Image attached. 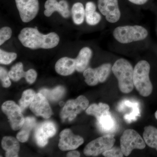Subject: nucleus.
I'll list each match as a JSON object with an SVG mask.
<instances>
[{"label": "nucleus", "mask_w": 157, "mask_h": 157, "mask_svg": "<svg viewBox=\"0 0 157 157\" xmlns=\"http://www.w3.org/2000/svg\"><path fill=\"white\" fill-rule=\"evenodd\" d=\"M18 39L25 47L32 49H51L56 47L59 42V37L55 33L47 35L41 33L36 28H25L21 31Z\"/></svg>", "instance_id": "nucleus-1"}, {"label": "nucleus", "mask_w": 157, "mask_h": 157, "mask_svg": "<svg viewBox=\"0 0 157 157\" xmlns=\"http://www.w3.org/2000/svg\"><path fill=\"white\" fill-rule=\"evenodd\" d=\"M113 73L118 82L120 90L123 93L131 92L134 89V69L130 62L124 59H120L112 67Z\"/></svg>", "instance_id": "nucleus-2"}, {"label": "nucleus", "mask_w": 157, "mask_h": 157, "mask_svg": "<svg viewBox=\"0 0 157 157\" xmlns=\"http://www.w3.org/2000/svg\"><path fill=\"white\" fill-rule=\"evenodd\" d=\"M150 66L147 61L141 60L134 69L133 82L140 95L144 97L150 95L153 86L149 78Z\"/></svg>", "instance_id": "nucleus-3"}, {"label": "nucleus", "mask_w": 157, "mask_h": 157, "mask_svg": "<svg viewBox=\"0 0 157 157\" xmlns=\"http://www.w3.org/2000/svg\"><path fill=\"white\" fill-rule=\"evenodd\" d=\"M148 35V32L143 27L139 25L119 26L115 29L113 36L118 42L122 44L141 41Z\"/></svg>", "instance_id": "nucleus-4"}, {"label": "nucleus", "mask_w": 157, "mask_h": 157, "mask_svg": "<svg viewBox=\"0 0 157 157\" xmlns=\"http://www.w3.org/2000/svg\"><path fill=\"white\" fill-rule=\"evenodd\" d=\"M145 142L135 130L124 131L120 139L121 148L124 155L128 156L134 149L142 150L146 146Z\"/></svg>", "instance_id": "nucleus-5"}, {"label": "nucleus", "mask_w": 157, "mask_h": 157, "mask_svg": "<svg viewBox=\"0 0 157 157\" xmlns=\"http://www.w3.org/2000/svg\"><path fill=\"white\" fill-rule=\"evenodd\" d=\"M115 142V139L113 135H103L90 142L85 147L83 152L86 155L97 156L111 148Z\"/></svg>", "instance_id": "nucleus-6"}, {"label": "nucleus", "mask_w": 157, "mask_h": 157, "mask_svg": "<svg viewBox=\"0 0 157 157\" xmlns=\"http://www.w3.org/2000/svg\"><path fill=\"white\" fill-rule=\"evenodd\" d=\"M89 104L88 100L84 96H79L75 100H69L61 112L62 120L64 121L67 119L70 121L73 120L77 115L87 108Z\"/></svg>", "instance_id": "nucleus-7"}, {"label": "nucleus", "mask_w": 157, "mask_h": 157, "mask_svg": "<svg viewBox=\"0 0 157 157\" xmlns=\"http://www.w3.org/2000/svg\"><path fill=\"white\" fill-rule=\"evenodd\" d=\"M112 67L110 63H105L95 69L87 68L83 72L85 82L91 86L104 82L109 77Z\"/></svg>", "instance_id": "nucleus-8"}, {"label": "nucleus", "mask_w": 157, "mask_h": 157, "mask_svg": "<svg viewBox=\"0 0 157 157\" xmlns=\"http://www.w3.org/2000/svg\"><path fill=\"white\" fill-rule=\"evenodd\" d=\"M2 109L3 112L8 116L13 130L17 131L22 128L25 118L19 106L13 101H7L2 105Z\"/></svg>", "instance_id": "nucleus-9"}, {"label": "nucleus", "mask_w": 157, "mask_h": 157, "mask_svg": "<svg viewBox=\"0 0 157 157\" xmlns=\"http://www.w3.org/2000/svg\"><path fill=\"white\" fill-rule=\"evenodd\" d=\"M23 22H29L36 16L39 6L38 0H15Z\"/></svg>", "instance_id": "nucleus-10"}, {"label": "nucleus", "mask_w": 157, "mask_h": 157, "mask_svg": "<svg viewBox=\"0 0 157 157\" xmlns=\"http://www.w3.org/2000/svg\"><path fill=\"white\" fill-rule=\"evenodd\" d=\"M98 8L108 22L114 23L119 20L121 14L118 0H98Z\"/></svg>", "instance_id": "nucleus-11"}, {"label": "nucleus", "mask_w": 157, "mask_h": 157, "mask_svg": "<svg viewBox=\"0 0 157 157\" xmlns=\"http://www.w3.org/2000/svg\"><path fill=\"white\" fill-rule=\"evenodd\" d=\"M56 132V126L53 122L46 121L39 124L35 132L38 145L40 147L45 146L48 144V138L54 136Z\"/></svg>", "instance_id": "nucleus-12"}, {"label": "nucleus", "mask_w": 157, "mask_h": 157, "mask_svg": "<svg viewBox=\"0 0 157 157\" xmlns=\"http://www.w3.org/2000/svg\"><path fill=\"white\" fill-rule=\"evenodd\" d=\"M60 137L59 147L63 151L76 149L84 142L82 137L74 135L69 129L63 130L60 134Z\"/></svg>", "instance_id": "nucleus-13"}, {"label": "nucleus", "mask_w": 157, "mask_h": 157, "mask_svg": "<svg viewBox=\"0 0 157 157\" xmlns=\"http://www.w3.org/2000/svg\"><path fill=\"white\" fill-rule=\"evenodd\" d=\"M30 108L35 115L42 117L45 119L49 118L52 114V110L47 98L39 92L35 95Z\"/></svg>", "instance_id": "nucleus-14"}, {"label": "nucleus", "mask_w": 157, "mask_h": 157, "mask_svg": "<svg viewBox=\"0 0 157 157\" xmlns=\"http://www.w3.org/2000/svg\"><path fill=\"white\" fill-rule=\"evenodd\" d=\"M44 13L46 17H50L55 11L58 12L64 18L70 17V12L67 2L64 0L59 2L56 0H47L45 4Z\"/></svg>", "instance_id": "nucleus-15"}, {"label": "nucleus", "mask_w": 157, "mask_h": 157, "mask_svg": "<svg viewBox=\"0 0 157 157\" xmlns=\"http://www.w3.org/2000/svg\"><path fill=\"white\" fill-rule=\"evenodd\" d=\"M55 70L57 73L62 76L71 75L76 70L75 59L67 57L61 58L56 62Z\"/></svg>", "instance_id": "nucleus-16"}, {"label": "nucleus", "mask_w": 157, "mask_h": 157, "mask_svg": "<svg viewBox=\"0 0 157 157\" xmlns=\"http://www.w3.org/2000/svg\"><path fill=\"white\" fill-rule=\"evenodd\" d=\"M97 124L100 130L104 133L115 132L117 127L115 119L109 111L97 120Z\"/></svg>", "instance_id": "nucleus-17"}, {"label": "nucleus", "mask_w": 157, "mask_h": 157, "mask_svg": "<svg viewBox=\"0 0 157 157\" xmlns=\"http://www.w3.org/2000/svg\"><path fill=\"white\" fill-rule=\"evenodd\" d=\"M2 148L6 151V157H18L20 145L16 138L7 136L4 137L2 140Z\"/></svg>", "instance_id": "nucleus-18"}, {"label": "nucleus", "mask_w": 157, "mask_h": 157, "mask_svg": "<svg viewBox=\"0 0 157 157\" xmlns=\"http://www.w3.org/2000/svg\"><path fill=\"white\" fill-rule=\"evenodd\" d=\"M92 56V51L90 48L87 47L82 48L75 59L76 71L80 73L84 72L89 63Z\"/></svg>", "instance_id": "nucleus-19"}, {"label": "nucleus", "mask_w": 157, "mask_h": 157, "mask_svg": "<svg viewBox=\"0 0 157 157\" xmlns=\"http://www.w3.org/2000/svg\"><path fill=\"white\" fill-rule=\"evenodd\" d=\"M143 136L147 145L157 151V128L152 126L145 127Z\"/></svg>", "instance_id": "nucleus-20"}, {"label": "nucleus", "mask_w": 157, "mask_h": 157, "mask_svg": "<svg viewBox=\"0 0 157 157\" xmlns=\"http://www.w3.org/2000/svg\"><path fill=\"white\" fill-rule=\"evenodd\" d=\"M109 105L104 103H100L98 104H92L86 109V113L88 115L95 117L97 120L102 116L109 112Z\"/></svg>", "instance_id": "nucleus-21"}, {"label": "nucleus", "mask_w": 157, "mask_h": 157, "mask_svg": "<svg viewBox=\"0 0 157 157\" xmlns=\"http://www.w3.org/2000/svg\"><path fill=\"white\" fill-rule=\"evenodd\" d=\"M65 92V88L62 86H57L52 90L43 89L39 91L48 100L51 101H58L63 96Z\"/></svg>", "instance_id": "nucleus-22"}, {"label": "nucleus", "mask_w": 157, "mask_h": 157, "mask_svg": "<svg viewBox=\"0 0 157 157\" xmlns=\"http://www.w3.org/2000/svg\"><path fill=\"white\" fill-rule=\"evenodd\" d=\"M73 22L77 25H81L84 21L85 10L82 4L77 2L73 5L71 10Z\"/></svg>", "instance_id": "nucleus-23"}, {"label": "nucleus", "mask_w": 157, "mask_h": 157, "mask_svg": "<svg viewBox=\"0 0 157 157\" xmlns=\"http://www.w3.org/2000/svg\"><path fill=\"white\" fill-rule=\"evenodd\" d=\"M9 77L14 81H17L21 78L26 76V72L23 70V66L22 63L19 62L14 65L9 72Z\"/></svg>", "instance_id": "nucleus-24"}, {"label": "nucleus", "mask_w": 157, "mask_h": 157, "mask_svg": "<svg viewBox=\"0 0 157 157\" xmlns=\"http://www.w3.org/2000/svg\"><path fill=\"white\" fill-rule=\"evenodd\" d=\"M36 94L35 91L31 89L26 90L23 93L22 97L19 101V106L22 111L30 106Z\"/></svg>", "instance_id": "nucleus-25"}, {"label": "nucleus", "mask_w": 157, "mask_h": 157, "mask_svg": "<svg viewBox=\"0 0 157 157\" xmlns=\"http://www.w3.org/2000/svg\"><path fill=\"white\" fill-rule=\"evenodd\" d=\"M132 110L129 113L125 114L124 118L127 123L131 124L135 121L140 116V109L139 103L136 101H132Z\"/></svg>", "instance_id": "nucleus-26"}, {"label": "nucleus", "mask_w": 157, "mask_h": 157, "mask_svg": "<svg viewBox=\"0 0 157 157\" xmlns=\"http://www.w3.org/2000/svg\"><path fill=\"white\" fill-rule=\"evenodd\" d=\"M17 56L16 53L7 52L2 49H0V63L2 64H9L16 59Z\"/></svg>", "instance_id": "nucleus-27"}, {"label": "nucleus", "mask_w": 157, "mask_h": 157, "mask_svg": "<svg viewBox=\"0 0 157 157\" xmlns=\"http://www.w3.org/2000/svg\"><path fill=\"white\" fill-rule=\"evenodd\" d=\"M86 22L90 25H95L98 24L101 21V14L96 11H93L88 14H85Z\"/></svg>", "instance_id": "nucleus-28"}, {"label": "nucleus", "mask_w": 157, "mask_h": 157, "mask_svg": "<svg viewBox=\"0 0 157 157\" xmlns=\"http://www.w3.org/2000/svg\"><path fill=\"white\" fill-rule=\"evenodd\" d=\"M12 30L9 27H4L0 30V45H2L12 36Z\"/></svg>", "instance_id": "nucleus-29"}, {"label": "nucleus", "mask_w": 157, "mask_h": 157, "mask_svg": "<svg viewBox=\"0 0 157 157\" xmlns=\"http://www.w3.org/2000/svg\"><path fill=\"white\" fill-rule=\"evenodd\" d=\"M0 77L3 87H9L11 86V82L8 71L5 68L1 67L0 68Z\"/></svg>", "instance_id": "nucleus-30"}, {"label": "nucleus", "mask_w": 157, "mask_h": 157, "mask_svg": "<svg viewBox=\"0 0 157 157\" xmlns=\"http://www.w3.org/2000/svg\"><path fill=\"white\" fill-rule=\"evenodd\" d=\"M102 154L104 157H122L124 155L121 149L116 147L107 150Z\"/></svg>", "instance_id": "nucleus-31"}, {"label": "nucleus", "mask_w": 157, "mask_h": 157, "mask_svg": "<svg viewBox=\"0 0 157 157\" xmlns=\"http://www.w3.org/2000/svg\"><path fill=\"white\" fill-rule=\"evenodd\" d=\"M36 124V121L35 118L33 117H27L25 119L24 123L23 125L21 130L27 132L30 134L31 130L35 126Z\"/></svg>", "instance_id": "nucleus-32"}, {"label": "nucleus", "mask_w": 157, "mask_h": 157, "mask_svg": "<svg viewBox=\"0 0 157 157\" xmlns=\"http://www.w3.org/2000/svg\"><path fill=\"white\" fill-rule=\"evenodd\" d=\"M37 76L36 72L33 69H30L26 71V76L25 78L29 84H33L36 81Z\"/></svg>", "instance_id": "nucleus-33"}, {"label": "nucleus", "mask_w": 157, "mask_h": 157, "mask_svg": "<svg viewBox=\"0 0 157 157\" xmlns=\"http://www.w3.org/2000/svg\"><path fill=\"white\" fill-rule=\"evenodd\" d=\"M29 134L21 130L17 135V139L21 142H25L28 140Z\"/></svg>", "instance_id": "nucleus-34"}, {"label": "nucleus", "mask_w": 157, "mask_h": 157, "mask_svg": "<svg viewBox=\"0 0 157 157\" xmlns=\"http://www.w3.org/2000/svg\"><path fill=\"white\" fill-rule=\"evenodd\" d=\"M85 10V14H88V13L93 12V11H95L96 10L95 4L93 2H88L86 5Z\"/></svg>", "instance_id": "nucleus-35"}, {"label": "nucleus", "mask_w": 157, "mask_h": 157, "mask_svg": "<svg viewBox=\"0 0 157 157\" xmlns=\"http://www.w3.org/2000/svg\"><path fill=\"white\" fill-rule=\"evenodd\" d=\"M130 2L136 5H143L146 4L148 0H128Z\"/></svg>", "instance_id": "nucleus-36"}, {"label": "nucleus", "mask_w": 157, "mask_h": 157, "mask_svg": "<svg viewBox=\"0 0 157 157\" xmlns=\"http://www.w3.org/2000/svg\"><path fill=\"white\" fill-rule=\"evenodd\" d=\"M67 157H79L80 156V153L79 152L76 151H73L69 152L67 154Z\"/></svg>", "instance_id": "nucleus-37"}, {"label": "nucleus", "mask_w": 157, "mask_h": 157, "mask_svg": "<svg viewBox=\"0 0 157 157\" xmlns=\"http://www.w3.org/2000/svg\"><path fill=\"white\" fill-rule=\"evenodd\" d=\"M155 117L156 119L157 120V110L156 111L155 113Z\"/></svg>", "instance_id": "nucleus-38"}, {"label": "nucleus", "mask_w": 157, "mask_h": 157, "mask_svg": "<svg viewBox=\"0 0 157 157\" xmlns=\"http://www.w3.org/2000/svg\"><path fill=\"white\" fill-rule=\"evenodd\" d=\"M64 104V103H63V102H61L59 104H60V106H63V104Z\"/></svg>", "instance_id": "nucleus-39"}]
</instances>
